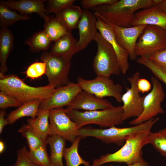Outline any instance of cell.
<instances>
[{"mask_svg": "<svg viewBox=\"0 0 166 166\" xmlns=\"http://www.w3.org/2000/svg\"><path fill=\"white\" fill-rule=\"evenodd\" d=\"M137 62L148 69L155 77L166 85V73L153 63L149 58L140 57L136 60Z\"/></svg>", "mask_w": 166, "mask_h": 166, "instance_id": "33", "label": "cell"}, {"mask_svg": "<svg viewBox=\"0 0 166 166\" xmlns=\"http://www.w3.org/2000/svg\"><path fill=\"white\" fill-rule=\"evenodd\" d=\"M139 72H136L131 77L127 78L131 84V87L126 88V92L122 95V102L123 104L124 121L132 117L136 118L143 110V102L145 95L141 96L138 89L137 83L140 78Z\"/></svg>", "mask_w": 166, "mask_h": 166, "instance_id": "12", "label": "cell"}, {"mask_svg": "<svg viewBox=\"0 0 166 166\" xmlns=\"http://www.w3.org/2000/svg\"><path fill=\"white\" fill-rule=\"evenodd\" d=\"M157 6L162 12L166 14V0H160Z\"/></svg>", "mask_w": 166, "mask_h": 166, "instance_id": "42", "label": "cell"}, {"mask_svg": "<svg viewBox=\"0 0 166 166\" xmlns=\"http://www.w3.org/2000/svg\"><path fill=\"white\" fill-rule=\"evenodd\" d=\"M14 38L13 34L7 28L0 30V73L5 74L7 70L6 61L13 48Z\"/></svg>", "mask_w": 166, "mask_h": 166, "instance_id": "21", "label": "cell"}, {"mask_svg": "<svg viewBox=\"0 0 166 166\" xmlns=\"http://www.w3.org/2000/svg\"><path fill=\"white\" fill-rule=\"evenodd\" d=\"M114 106L107 99L98 97L82 90L76 96L66 109L93 111L108 109Z\"/></svg>", "mask_w": 166, "mask_h": 166, "instance_id": "17", "label": "cell"}, {"mask_svg": "<svg viewBox=\"0 0 166 166\" xmlns=\"http://www.w3.org/2000/svg\"><path fill=\"white\" fill-rule=\"evenodd\" d=\"M22 104L17 98L4 91L0 92V108L3 109L11 107H19Z\"/></svg>", "mask_w": 166, "mask_h": 166, "instance_id": "37", "label": "cell"}, {"mask_svg": "<svg viewBox=\"0 0 166 166\" xmlns=\"http://www.w3.org/2000/svg\"><path fill=\"white\" fill-rule=\"evenodd\" d=\"M113 26L116 38L119 45L128 52L131 60H134L136 59L135 51L137 39L147 25L128 27Z\"/></svg>", "mask_w": 166, "mask_h": 166, "instance_id": "14", "label": "cell"}, {"mask_svg": "<svg viewBox=\"0 0 166 166\" xmlns=\"http://www.w3.org/2000/svg\"><path fill=\"white\" fill-rule=\"evenodd\" d=\"M160 0H117L111 4H103L91 10L95 15L113 26L128 27L135 17L134 12L140 9L157 5Z\"/></svg>", "mask_w": 166, "mask_h": 166, "instance_id": "1", "label": "cell"}, {"mask_svg": "<svg viewBox=\"0 0 166 166\" xmlns=\"http://www.w3.org/2000/svg\"><path fill=\"white\" fill-rule=\"evenodd\" d=\"M12 166H14V165H12Z\"/></svg>", "mask_w": 166, "mask_h": 166, "instance_id": "45", "label": "cell"}, {"mask_svg": "<svg viewBox=\"0 0 166 166\" xmlns=\"http://www.w3.org/2000/svg\"><path fill=\"white\" fill-rule=\"evenodd\" d=\"M149 58L157 66L166 73V48L156 52Z\"/></svg>", "mask_w": 166, "mask_h": 166, "instance_id": "38", "label": "cell"}, {"mask_svg": "<svg viewBox=\"0 0 166 166\" xmlns=\"http://www.w3.org/2000/svg\"><path fill=\"white\" fill-rule=\"evenodd\" d=\"M26 138L29 150L37 149L42 146H46V140L41 138L29 124L23 125L18 131Z\"/></svg>", "mask_w": 166, "mask_h": 166, "instance_id": "29", "label": "cell"}, {"mask_svg": "<svg viewBox=\"0 0 166 166\" xmlns=\"http://www.w3.org/2000/svg\"><path fill=\"white\" fill-rule=\"evenodd\" d=\"M166 48V31L155 26L147 25L140 35L135 49L136 56L149 57Z\"/></svg>", "mask_w": 166, "mask_h": 166, "instance_id": "7", "label": "cell"}, {"mask_svg": "<svg viewBox=\"0 0 166 166\" xmlns=\"http://www.w3.org/2000/svg\"><path fill=\"white\" fill-rule=\"evenodd\" d=\"M81 137L78 136L69 148H65L63 157L66 162V166H79L83 164L85 166H90L89 162L83 159L78 152L79 144Z\"/></svg>", "mask_w": 166, "mask_h": 166, "instance_id": "27", "label": "cell"}, {"mask_svg": "<svg viewBox=\"0 0 166 166\" xmlns=\"http://www.w3.org/2000/svg\"><path fill=\"white\" fill-rule=\"evenodd\" d=\"M55 88L48 85L35 87L30 86L16 75H5L0 73V90L13 96L23 104L39 99L47 98Z\"/></svg>", "mask_w": 166, "mask_h": 166, "instance_id": "3", "label": "cell"}, {"mask_svg": "<svg viewBox=\"0 0 166 166\" xmlns=\"http://www.w3.org/2000/svg\"><path fill=\"white\" fill-rule=\"evenodd\" d=\"M0 3V27L3 28L7 27L17 22L29 20L27 15H20Z\"/></svg>", "mask_w": 166, "mask_h": 166, "instance_id": "30", "label": "cell"}, {"mask_svg": "<svg viewBox=\"0 0 166 166\" xmlns=\"http://www.w3.org/2000/svg\"><path fill=\"white\" fill-rule=\"evenodd\" d=\"M42 101L39 99L30 101L23 103L17 109L11 111L6 118L9 124H12L19 119L25 117L35 118Z\"/></svg>", "mask_w": 166, "mask_h": 166, "instance_id": "23", "label": "cell"}, {"mask_svg": "<svg viewBox=\"0 0 166 166\" xmlns=\"http://www.w3.org/2000/svg\"><path fill=\"white\" fill-rule=\"evenodd\" d=\"M97 45L93 67L97 75L110 77L118 75L121 69L116 53L109 43L98 32L94 40Z\"/></svg>", "mask_w": 166, "mask_h": 166, "instance_id": "6", "label": "cell"}, {"mask_svg": "<svg viewBox=\"0 0 166 166\" xmlns=\"http://www.w3.org/2000/svg\"><path fill=\"white\" fill-rule=\"evenodd\" d=\"M117 0H82L80 1L81 5L83 10L89 9L103 4H111Z\"/></svg>", "mask_w": 166, "mask_h": 166, "instance_id": "39", "label": "cell"}, {"mask_svg": "<svg viewBox=\"0 0 166 166\" xmlns=\"http://www.w3.org/2000/svg\"><path fill=\"white\" fill-rule=\"evenodd\" d=\"M43 0H1L0 3L11 9L19 11L23 15L35 13L45 19L48 15Z\"/></svg>", "mask_w": 166, "mask_h": 166, "instance_id": "19", "label": "cell"}, {"mask_svg": "<svg viewBox=\"0 0 166 166\" xmlns=\"http://www.w3.org/2000/svg\"><path fill=\"white\" fill-rule=\"evenodd\" d=\"M76 0H49L46 7L48 14L59 12L67 6L73 4Z\"/></svg>", "mask_w": 166, "mask_h": 166, "instance_id": "34", "label": "cell"}, {"mask_svg": "<svg viewBox=\"0 0 166 166\" xmlns=\"http://www.w3.org/2000/svg\"><path fill=\"white\" fill-rule=\"evenodd\" d=\"M49 136L57 135L72 143L79 136L78 124L73 121L63 108L49 111Z\"/></svg>", "mask_w": 166, "mask_h": 166, "instance_id": "11", "label": "cell"}, {"mask_svg": "<svg viewBox=\"0 0 166 166\" xmlns=\"http://www.w3.org/2000/svg\"><path fill=\"white\" fill-rule=\"evenodd\" d=\"M17 152V160L14 166H38L30 158L29 151L25 146L18 150Z\"/></svg>", "mask_w": 166, "mask_h": 166, "instance_id": "36", "label": "cell"}, {"mask_svg": "<svg viewBox=\"0 0 166 166\" xmlns=\"http://www.w3.org/2000/svg\"><path fill=\"white\" fill-rule=\"evenodd\" d=\"M146 25L160 27L166 31V14L156 5L144 8L135 14L132 26Z\"/></svg>", "mask_w": 166, "mask_h": 166, "instance_id": "18", "label": "cell"}, {"mask_svg": "<svg viewBox=\"0 0 166 166\" xmlns=\"http://www.w3.org/2000/svg\"><path fill=\"white\" fill-rule=\"evenodd\" d=\"M97 19L93 13L89 10H83L77 28L79 39L77 43L78 52L85 49L93 40H94L98 33Z\"/></svg>", "mask_w": 166, "mask_h": 166, "instance_id": "15", "label": "cell"}, {"mask_svg": "<svg viewBox=\"0 0 166 166\" xmlns=\"http://www.w3.org/2000/svg\"><path fill=\"white\" fill-rule=\"evenodd\" d=\"M97 19V28L99 32L108 41L113 49L117 55L121 69V72L125 74L129 68V54L118 43L113 30V26L107 22L99 17Z\"/></svg>", "mask_w": 166, "mask_h": 166, "instance_id": "16", "label": "cell"}, {"mask_svg": "<svg viewBox=\"0 0 166 166\" xmlns=\"http://www.w3.org/2000/svg\"><path fill=\"white\" fill-rule=\"evenodd\" d=\"M137 86L139 92L142 93L148 92L151 88L150 82L145 78H140L137 81Z\"/></svg>", "mask_w": 166, "mask_h": 166, "instance_id": "40", "label": "cell"}, {"mask_svg": "<svg viewBox=\"0 0 166 166\" xmlns=\"http://www.w3.org/2000/svg\"><path fill=\"white\" fill-rule=\"evenodd\" d=\"M29 155L31 160L38 166H55L48 155L45 146L29 150Z\"/></svg>", "mask_w": 166, "mask_h": 166, "instance_id": "32", "label": "cell"}, {"mask_svg": "<svg viewBox=\"0 0 166 166\" xmlns=\"http://www.w3.org/2000/svg\"><path fill=\"white\" fill-rule=\"evenodd\" d=\"M46 64L44 62H36L30 65L26 72L27 77L34 79L45 73Z\"/></svg>", "mask_w": 166, "mask_h": 166, "instance_id": "35", "label": "cell"}, {"mask_svg": "<svg viewBox=\"0 0 166 166\" xmlns=\"http://www.w3.org/2000/svg\"><path fill=\"white\" fill-rule=\"evenodd\" d=\"M148 144H151L160 154L166 157V127L149 133Z\"/></svg>", "mask_w": 166, "mask_h": 166, "instance_id": "31", "label": "cell"}, {"mask_svg": "<svg viewBox=\"0 0 166 166\" xmlns=\"http://www.w3.org/2000/svg\"><path fill=\"white\" fill-rule=\"evenodd\" d=\"M151 81L152 84L151 91L145 95L143 102V110L138 117L129 122L133 126L138 125L150 120L159 114H162L164 111L161 106L165 94L161 83L155 77H152Z\"/></svg>", "mask_w": 166, "mask_h": 166, "instance_id": "9", "label": "cell"}, {"mask_svg": "<svg viewBox=\"0 0 166 166\" xmlns=\"http://www.w3.org/2000/svg\"><path fill=\"white\" fill-rule=\"evenodd\" d=\"M40 59L46 64L45 74L49 85L55 88L68 84L69 75L71 66L70 61L54 56L49 52L42 53Z\"/></svg>", "mask_w": 166, "mask_h": 166, "instance_id": "10", "label": "cell"}, {"mask_svg": "<svg viewBox=\"0 0 166 166\" xmlns=\"http://www.w3.org/2000/svg\"></svg>", "mask_w": 166, "mask_h": 166, "instance_id": "46", "label": "cell"}, {"mask_svg": "<svg viewBox=\"0 0 166 166\" xmlns=\"http://www.w3.org/2000/svg\"><path fill=\"white\" fill-rule=\"evenodd\" d=\"M77 83L81 90L100 98L111 97L119 103L122 102V86L115 84L110 77L97 75L92 80H86L81 77H78Z\"/></svg>", "mask_w": 166, "mask_h": 166, "instance_id": "8", "label": "cell"}, {"mask_svg": "<svg viewBox=\"0 0 166 166\" xmlns=\"http://www.w3.org/2000/svg\"><path fill=\"white\" fill-rule=\"evenodd\" d=\"M159 119V117H155L141 124L125 128L115 127L106 129L81 128L79 130L78 135L81 137H94L107 144L114 143L121 146L124 144L131 134L140 131H151L153 125Z\"/></svg>", "mask_w": 166, "mask_h": 166, "instance_id": "5", "label": "cell"}, {"mask_svg": "<svg viewBox=\"0 0 166 166\" xmlns=\"http://www.w3.org/2000/svg\"><path fill=\"white\" fill-rule=\"evenodd\" d=\"M47 144L50 148V160L55 166H64L62 158L65 148V140L57 135L49 136L46 139Z\"/></svg>", "mask_w": 166, "mask_h": 166, "instance_id": "25", "label": "cell"}, {"mask_svg": "<svg viewBox=\"0 0 166 166\" xmlns=\"http://www.w3.org/2000/svg\"><path fill=\"white\" fill-rule=\"evenodd\" d=\"M44 20L43 30L52 42H55L70 32L56 16L48 15Z\"/></svg>", "mask_w": 166, "mask_h": 166, "instance_id": "26", "label": "cell"}, {"mask_svg": "<svg viewBox=\"0 0 166 166\" xmlns=\"http://www.w3.org/2000/svg\"><path fill=\"white\" fill-rule=\"evenodd\" d=\"M109 166H114L112 165H110ZM128 166H150L149 164L146 161L144 160L141 161L133 165H129Z\"/></svg>", "mask_w": 166, "mask_h": 166, "instance_id": "43", "label": "cell"}, {"mask_svg": "<svg viewBox=\"0 0 166 166\" xmlns=\"http://www.w3.org/2000/svg\"><path fill=\"white\" fill-rule=\"evenodd\" d=\"M77 41L69 32L54 42L49 52L52 55L70 61L73 55L78 52Z\"/></svg>", "mask_w": 166, "mask_h": 166, "instance_id": "20", "label": "cell"}, {"mask_svg": "<svg viewBox=\"0 0 166 166\" xmlns=\"http://www.w3.org/2000/svg\"><path fill=\"white\" fill-rule=\"evenodd\" d=\"M151 131L137 132L130 135L124 144L119 150L112 153H108L95 159L91 166H100L109 162L124 163L128 165L138 163L144 159L142 149L148 144Z\"/></svg>", "mask_w": 166, "mask_h": 166, "instance_id": "2", "label": "cell"}, {"mask_svg": "<svg viewBox=\"0 0 166 166\" xmlns=\"http://www.w3.org/2000/svg\"><path fill=\"white\" fill-rule=\"evenodd\" d=\"M81 90L77 83L71 82L63 86L55 88L49 97L42 101L39 109L50 110L66 107Z\"/></svg>", "mask_w": 166, "mask_h": 166, "instance_id": "13", "label": "cell"}, {"mask_svg": "<svg viewBox=\"0 0 166 166\" xmlns=\"http://www.w3.org/2000/svg\"><path fill=\"white\" fill-rule=\"evenodd\" d=\"M65 109L68 116L78 124L80 128L90 124L109 128L122 124L124 121L122 105L93 111Z\"/></svg>", "mask_w": 166, "mask_h": 166, "instance_id": "4", "label": "cell"}, {"mask_svg": "<svg viewBox=\"0 0 166 166\" xmlns=\"http://www.w3.org/2000/svg\"><path fill=\"white\" fill-rule=\"evenodd\" d=\"M82 10L80 6L73 4L67 6L55 15L68 30L71 32L73 30L77 28Z\"/></svg>", "mask_w": 166, "mask_h": 166, "instance_id": "22", "label": "cell"}, {"mask_svg": "<svg viewBox=\"0 0 166 166\" xmlns=\"http://www.w3.org/2000/svg\"><path fill=\"white\" fill-rule=\"evenodd\" d=\"M5 144L4 143L2 140L0 141V153L2 154L5 149Z\"/></svg>", "mask_w": 166, "mask_h": 166, "instance_id": "44", "label": "cell"}, {"mask_svg": "<svg viewBox=\"0 0 166 166\" xmlns=\"http://www.w3.org/2000/svg\"><path fill=\"white\" fill-rule=\"evenodd\" d=\"M52 42L43 30L33 34L25 41V43L30 46V51L36 52L48 50Z\"/></svg>", "mask_w": 166, "mask_h": 166, "instance_id": "28", "label": "cell"}, {"mask_svg": "<svg viewBox=\"0 0 166 166\" xmlns=\"http://www.w3.org/2000/svg\"><path fill=\"white\" fill-rule=\"evenodd\" d=\"M49 111L39 109L37 117L27 119V124L30 126L43 140H46L49 136L50 125Z\"/></svg>", "mask_w": 166, "mask_h": 166, "instance_id": "24", "label": "cell"}, {"mask_svg": "<svg viewBox=\"0 0 166 166\" xmlns=\"http://www.w3.org/2000/svg\"><path fill=\"white\" fill-rule=\"evenodd\" d=\"M6 113L5 111L2 109L0 111V134H1L3 131L4 127L7 124H9L7 119L5 117Z\"/></svg>", "mask_w": 166, "mask_h": 166, "instance_id": "41", "label": "cell"}]
</instances>
